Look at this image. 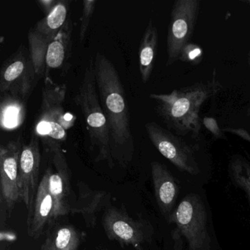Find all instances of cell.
<instances>
[{
  "label": "cell",
  "instance_id": "cell-30",
  "mask_svg": "<svg viewBox=\"0 0 250 250\" xmlns=\"http://www.w3.org/2000/svg\"><path fill=\"white\" fill-rule=\"evenodd\" d=\"M247 116L250 117V107L248 108V109H247Z\"/></svg>",
  "mask_w": 250,
  "mask_h": 250
},
{
  "label": "cell",
  "instance_id": "cell-4",
  "mask_svg": "<svg viewBox=\"0 0 250 250\" xmlns=\"http://www.w3.org/2000/svg\"><path fill=\"white\" fill-rule=\"evenodd\" d=\"M67 93V84H58L49 74L43 77L42 104L36 120L34 133L52 153L61 148L66 140L68 130L73 126L76 117L65 112L63 107Z\"/></svg>",
  "mask_w": 250,
  "mask_h": 250
},
{
  "label": "cell",
  "instance_id": "cell-5",
  "mask_svg": "<svg viewBox=\"0 0 250 250\" xmlns=\"http://www.w3.org/2000/svg\"><path fill=\"white\" fill-rule=\"evenodd\" d=\"M169 223L175 226L172 230L175 249L179 248L183 236L188 250H210L207 212L198 194H187L174 210Z\"/></svg>",
  "mask_w": 250,
  "mask_h": 250
},
{
  "label": "cell",
  "instance_id": "cell-3",
  "mask_svg": "<svg viewBox=\"0 0 250 250\" xmlns=\"http://www.w3.org/2000/svg\"><path fill=\"white\" fill-rule=\"evenodd\" d=\"M74 101L84 116L95 160L106 162L111 167H113L109 127L99 100L93 59H90L86 66Z\"/></svg>",
  "mask_w": 250,
  "mask_h": 250
},
{
  "label": "cell",
  "instance_id": "cell-17",
  "mask_svg": "<svg viewBox=\"0 0 250 250\" xmlns=\"http://www.w3.org/2000/svg\"><path fill=\"white\" fill-rule=\"evenodd\" d=\"M73 28L74 25L72 20L68 19L58 35L48 46L45 58V75L49 74V70L61 68L69 58L72 43Z\"/></svg>",
  "mask_w": 250,
  "mask_h": 250
},
{
  "label": "cell",
  "instance_id": "cell-28",
  "mask_svg": "<svg viewBox=\"0 0 250 250\" xmlns=\"http://www.w3.org/2000/svg\"><path fill=\"white\" fill-rule=\"evenodd\" d=\"M240 2H243V3L246 4L248 5L250 8V0H240Z\"/></svg>",
  "mask_w": 250,
  "mask_h": 250
},
{
  "label": "cell",
  "instance_id": "cell-18",
  "mask_svg": "<svg viewBox=\"0 0 250 250\" xmlns=\"http://www.w3.org/2000/svg\"><path fill=\"white\" fill-rule=\"evenodd\" d=\"M159 44V34L153 20H150L143 33L139 48V68L143 83L150 80L154 67Z\"/></svg>",
  "mask_w": 250,
  "mask_h": 250
},
{
  "label": "cell",
  "instance_id": "cell-10",
  "mask_svg": "<svg viewBox=\"0 0 250 250\" xmlns=\"http://www.w3.org/2000/svg\"><path fill=\"white\" fill-rule=\"evenodd\" d=\"M39 79L25 46L5 60L0 71V94L5 93L28 100Z\"/></svg>",
  "mask_w": 250,
  "mask_h": 250
},
{
  "label": "cell",
  "instance_id": "cell-2",
  "mask_svg": "<svg viewBox=\"0 0 250 250\" xmlns=\"http://www.w3.org/2000/svg\"><path fill=\"white\" fill-rule=\"evenodd\" d=\"M222 88L214 69L211 77L206 81L175 89L169 93H151L149 97L154 102L156 113L169 131L172 130L179 137L198 139L202 127L200 110Z\"/></svg>",
  "mask_w": 250,
  "mask_h": 250
},
{
  "label": "cell",
  "instance_id": "cell-16",
  "mask_svg": "<svg viewBox=\"0 0 250 250\" xmlns=\"http://www.w3.org/2000/svg\"><path fill=\"white\" fill-rule=\"evenodd\" d=\"M78 196L72 208L71 214H79L83 216L87 228H93L97 223L98 213L106 207L110 196L108 192L102 190H94L85 182L80 181Z\"/></svg>",
  "mask_w": 250,
  "mask_h": 250
},
{
  "label": "cell",
  "instance_id": "cell-6",
  "mask_svg": "<svg viewBox=\"0 0 250 250\" xmlns=\"http://www.w3.org/2000/svg\"><path fill=\"white\" fill-rule=\"evenodd\" d=\"M70 3L69 0H58L53 9L29 30V54L39 79L43 78L46 74L48 46L68 20Z\"/></svg>",
  "mask_w": 250,
  "mask_h": 250
},
{
  "label": "cell",
  "instance_id": "cell-24",
  "mask_svg": "<svg viewBox=\"0 0 250 250\" xmlns=\"http://www.w3.org/2000/svg\"><path fill=\"white\" fill-rule=\"evenodd\" d=\"M203 125L205 128L213 136L217 139H224L227 140V137H225L224 131L221 129L220 127L219 126L217 121L213 117H205L203 118Z\"/></svg>",
  "mask_w": 250,
  "mask_h": 250
},
{
  "label": "cell",
  "instance_id": "cell-8",
  "mask_svg": "<svg viewBox=\"0 0 250 250\" xmlns=\"http://www.w3.org/2000/svg\"><path fill=\"white\" fill-rule=\"evenodd\" d=\"M200 0H176L172 5L167 39V66L179 61L183 48L189 43L200 13Z\"/></svg>",
  "mask_w": 250,
  "mask_h": 250
},
{
  "label": "cell",
  "instance_id": "cell-27",
  "mask_svg": "<svg viewBox=\"0 0 250 250\" xmlns=\"http://www.w3.org/2000/svg\"><path fill=\"white\" fill-rule=\"evenodd\" d=\"M41 250H55L52 238H51V237H48L47 238H46L44 242L42 244Z\"/></svg>",
  "mask_w": 250,
  "mask_h": 250
},
{
  "label": "cell",
  "instance_id": "cell-23",
  "mask_svg": "<svg viewBox=\"0 0 250 250\" xmlns=\"http://www.w3.org/2000/svg\"><path fill=\"white\" fill-rule=\"evenodd\" d=\"M203 48L197 44L188 43L183 48L179 61L181 62H187L192 65H197L203 61Z\"/></svg>",
  "mask_w": 250,
  "mask_h": 250
},
{
  "label": "cell",
  "instance_id": "cell-19",
  "mask_svg": "<svg viewBox=\"0 0 250 250\" xmlns=\"http://www.w3.org/2000/svg\"><path fill=\"white\" fill-rule=\"evenodd\" d=\"M25 101L9 93L1 94L0 124L5 131L15 130L22 125L25 119Z\"/></svg>",
  "mask_w": 250,
  "mask_h": 250
},
{
  "label": "cell",
  "instance_id": "cell-15",
  "mask_svg": "<svg viewBox=\"0 0 250 250\" xmlns=\"http://www.w3.org/2000/svg\"><path fill=\"white\" fill-rule=\"evenodd\" d=\"M55 201L49 191L46 172L39 184L37 194L31 212L27 215V233L33 238H39L52 221L54 220Z\"/></svg>",
  "mask_w": 250,
  "mask_h": 250
},
{
  "label": "cell",
  "instance_id": "cell-11",
  "mask_svg": "<svg viewBox=\"0 0 250 250\" xmlns=\"http://www.w3.org/2000/svg\"><path fill=\"white\" fill-rule=\"evenodd\" d=\"M53 168L45 172L48 175L49 188L55 201L54 220L71 213L75 200L71 188V169L62 149L57 148L52 152Z\"/></svg>",
  "mask_w": 250,
  "mask_h": 250
},
{
  "label": "cell",
  "instance_id": "cell-25",
  "mask_svg": "<svg viewBox=\"0 0 250 250\" xmlns=\"http://www.w3.org/2000/svg\"><path fill=\"white\" fill-rule=\"evenodd\" d=\"M222 131H223L224 132L231 133V134H235V135L241 137L243 140L250 143V134L247 130L244 129V128H231V127H226V128H224Z\"/></svg>",
  "mask_w": 250,
  "mask_h": 250
},
{
  "label": "cell",
  "instance_id": "cell-13",
  "mask_svg": "<svg viewBox=\"0 0 250 250\" xmlns=\"http://www.w3.org/2000/svg\"><path fill=\"white\" fill-rule=\"evenodd\" d=\"M39 139L35 134L27 144L23 145L20 160L19 183L21 199L29 213L31 212L37 194L39 184V170L41 165Z\"/></svg>",
  "mask_w": 250,
  "mask_h": 250
},
{
  "label": "cell",
  "instance_id": "cell-1",
  "mask_svg": "<svg viewBox=\"0 0 250 250\" xmlns=\"http://www.w3.org/2000/svg\"><path fill=\"white\" fill-rule=\"evenodd\" d=\"M93 61L98 93L109 127L112 158L125 165L131 160L134 152L125 90L118 71L107 57L98 52Z\"/></svg>",
  "mask_w": 250,
  "mask_h": 250
},
{
  "label": "cell",
  "instance_id": "cell-26",
  "mask_svg": "<svg viewBox=\"0 0 250 250\" xmlns=\"http://www.w3.org/2000/svg\"><path fill=\"white\" fill-rule=\"evenodd\" d=\"M58 0H39L37 3L42 8L45 15H46L53 9L54 7L58 3Z\"/></svg>",
  "mask_w": 250,
  "mask_h": 250
},
{
  "label": "cell",
  "instance_id": "cell-12",
  "mask_svg": "<svg viewBox=\"0 0 250 250\" xmlns=\"http://www.w3.org/2000/svg\"><path fill=\"white\" fill-rule=\"evenodd\" d=\"M20 139L11 140L0 147V193L1 201L8 210H12L21 199L19 171L23 147Z\"/></svg>",
  "mask_w": 250,
  "mask_h": 250
},
{
  "label": "cell",
  "instance_id": "cell-20",
  "mask_svg": "<svg viewBox=\"0 0 250 250\" xmlns=\"http://www.w3.org/2000/svg\"><path fill=\"white\" fill-rule=\"evenodd\" d=\"M228 172L232 182L244 191L250 205V162L241 155L231 158Z\"/></svg>",
  "mask_w": 250,
  "mask_h": 250
},
{
  "label": "cell",
  "instance_id": "cell-7",
  "mask_svg": "<svg viewBox=\"0 0 250 250\" xmlns=\"http://www.w3.org/2000/svg\"><path fill=\"white\" fill-rule=\"evenodd\" d=\"M102 224L107 238L123 247L131 246L136 250H144L153 237V227L147 220L134 219L124 209L114 206L105 209Z\"/></svg>",
  "mask_w": 250,
  "mask_h": 250
},
{
  "label": "cell",
  "instance_id": "cell-29",
  "mask_svg": "<svg viewBox=\"0 0 250 250\" xmlns=\"http://www.w3.org/2000/svg\"><path fill=\"white\" fill-rule=\"evenodd\" d=\"M247 63H248L249 67L250 68V50L248 53V57H247Z\"/></svg>",
  "mask_w": 250,
  "mask_h": 250
},
{
  "label": "cell",
  "instance_id": "cell-14",
  "mask_svg": "<svg viewBox=\"0 0 250 250\" xmlns=\"http://www.w3.org/2000/svg\"><path fill=\"white\" fill-rule=\"evenodd\" d=\"M150 166L156 203L161 213L169 222L175 210L180 193L179 186L175 177L163 164L153 162Z\"/></svg>",
  "mask_w": 250,
  "mask_h": 250
},
{
  "label": "cell",
  "instance_id": "cell-9",
  "mask_svg": "<svg viewBox=\"0 0 250 250\" xmlns=\"http://www.w3.org/2000/svg\"><path fill=\"white\" fill-rule=\"evenodd\" d=\"M145 128L158 151L172 165L190 175L200 174V166L192 146L153 121L146 123Z\"/></svg>",
  "mask_w": 250,
  "mask_h": 250
},
{
  "label": "cell",
  "instance_id": "cell-22",
  "mask_svg": "<svg viewBox=\"0 0 250 250\" xmlns=\"http://www.w3.org/2000/svg\"><path fill=\"white\" fill-rule=\"evenodd\" d=\"M96 3H97L96 0L83 1V11H82L81 18H80V35H79L80 43H83L87 36L90 21L96 9Z\"/></svg>",
  "mask_w": 250,
  "mask_h": 250
},
{
  "label": "cell",
  "instance_id": "cell-21",
  "mask_svg": "<svg viewBox=\"0 0 250 250\" xmlns=\"http://www.w3.org/2000/svg\"><path fill=\"white\" fill-rule=\"evenodd\" d=\"M52 240L55 250H78L81 237L75 227L62 225L56 229Z\"/></svg>",
  "mask_w": 250,
  "mask_h": 250
}]
</instances>
